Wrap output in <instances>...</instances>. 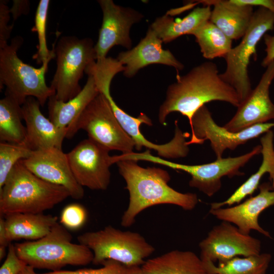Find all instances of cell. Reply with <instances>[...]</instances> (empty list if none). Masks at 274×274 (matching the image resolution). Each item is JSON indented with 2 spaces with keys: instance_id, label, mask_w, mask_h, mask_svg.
Masks as SVG:
<instances>
[{
  "instance_id": "ab89813d",
  "label": "cell",
  "mask_w": 274,
  "mask_h": 274,
  "mask_svg": "<svg viewBox=\"0 0 274 274\" xmlns=\"http://www.w3.org/2000/svg\"><path fill=\"white\" fill-rule=\"evenodd\" d=\"M123 274H144L141 266L126 267Z\"/></svg>"
},
{
  "instance_id": "484cf974",
  "label": "cell",
  "mask_w": 274,
  "mask_h": 274,
  "mask_svg": "<svg viewBox=\"0 0 274 274\" xmlns=\"http://www.w3.org/2000/svg\"><path fill=\"white\" fill-rule=\"evenodd\" d=\"M211 8L209 5L198 7L182 19L176 21L166 13L157 17L150 27L163 43H168L185 35H191L203 23L210 20Z\"/></svg>"
},
{
  "instance_id": "ba28073f",
  "label": "cell",
  "mask_w": 274,
  "mask_h": 274,
  "mask_svg": "<svg viewBox=\"0 0 274 274\" xmlns=\"http://www.w3.org/2000/svg\"><path fill=\"white\" fill-rule=\"evenodd\" d=\"M261 146L257 145L250 152L234 157L216 159L211 163L187 165L168 161L160 157L152 155L149 150L141 153L130 152L123 154L125 160L146 161L159 164L169 168L182 170L191 176L189 182L190 187L195 188L206 195H214L220 189L221 179L227 176L231 178L240 176L244 173L240 168L247 163L254 156L261 153Z\"/></svg>"
},
{
  "instance_id": "1f68e13d",
  "label": "cell",
  "mask_w": 274,
  "mask_h": 274,
  "mask_svg": "<svg viewBox=\"0 0 274 274\" xmlns=\"http://www.w3.org/2000/svg\"><path fill=\"white\" fill-rule=\"evenodd\" d=\"M86 218L87 213L85 208L81 204L72 203L63 209L60 222L65 228L75 230L83 225Z\"/></svg>"
},
{
  "instance_id": "4316f807",
  "label": "cell",
  "mask_w": 274,
  "mask_h": 274,
  "mask_svg": "<svg viewBox=\"0 0 274 274\" xmlns=\"http://www.w3.org/2000/svg\"><path fill=\"white\" fill-rule=\"evenodd\" d=\"M21 106L9 94L0 100V140L21 143L26 137V127L21 122Z\"/></svg>"
},
{
  "instance_id": "74e56055",
  "label": "cell",
  "mask_w": 274,
  "mask_h": 274,
  "mask_svg": "<svg viewBox=\"0 0 274 274\" xmlns=\"http://www.w3.org/2000/svg\"><path fill=\"white\" fill-rule=\"evenodd\" d=\"M230 1L236 5L263 7L274 13V0H230Z\"/></svg>"
},
{
  "instance_id": "7402d4cb",
  "label": "cell",
  "mask_w": 274,
  "mask_h": 274,
  "mask_svg": "<svg viewBox=\"0 0 274 274\" xmlns=\"http://www.w3.org/2000/svg\"><path fill=\"white\" fill-rule=\"evenodd\" d=\"M8 243L21 239L36 241L57 223L58 218L43 213H11L4 215Z\"/></svg>"
},
{
  "instance_id": "ac0fdd59",
  "label": "cell",
  "mask_w": 274,
  "mask_h": 274,
  "mask_svg": "<svg viewBox=\"0 0 274 274\" xmlns=\"http://www.w3.org/2000/svg\"><path fill=\"white\" fill-rule=\"evenodd\" d=\"M259 192L234 206L210 209V213L218 219L233 224L244 234L252 230L271 238L269 233L261 227L258 218L267 208L274 205V190L270 183L259 185Z\"/></svg>"
},
{
  "instance_id": "60d3db41",
  "label": "cell",
  "mask_w": 274,
  "mask_h": 274,
  "mask_svg": "<svg viewBox=\"0 0 274 274\" xmlns=\"http://www.w3.org/2000/svg\"><path fill=\"white\" fill-rule=\"evenodd\" d=\"M35 269L32 266L27 265L18 274H39L35 271Z\"/></svg>"
},
{
  "instance_id": "5bb4252c",
  "label": "cell",
  "mask_w": 274,
  "mask_h": 274,
  "mask_svg": "<svg viewBox=\"0 0 274 274\" xmlns=\"http://www.w3.org/2000/svg\"><path fill=\"white\" fill-rule=\"evenodd\" d=\"M110 87L106 86L101 90L107 99L111 108L118 122L127 134L135 144V148L139 151L143 147L152 149L157 152L161 158L175 159L186 157L189 148L186 139L189 133L183 132L179 128L178 121L175 122V131L174 138L168 143L164 144H156L148 141L141 131L140 127L143 124L152 126L151 120L144 113H141L137 117L129 115L121 109L111 95Z\"/></svg>"
},
{
  "instance_id": "9c48e42d",
  "label": "cell",
  "mask_w": 274,
  "mask_h": 274,
  "mask_svg": "<svg viewBox=\"0 0 274 274\" xmlns=\"http://www.w3.org/2000/svg\"><path fill=\"white\" fill-rule=\"evenodd\" d=\"M80 129L86 131L88 138L109 151L117 150L124 154L133 152L135 148L134 142L123 129L101 93L67 128L66 138H73Z\"/></svg>"
},
{
  "instance_id": "d6986e66",
  "label": "cell",
  "mask_w": 274,
  "mask_h": 274,
  "mask_svg": "<svg viewBox=\"0 0 274 274\" xmlns=\"http://www.w3.org/2000/svg\"><path fill=\"white\" fill-rule=\"evenodd\" d=\"M162 43L149 26L145 37L135 47L118 55L116 58L124 66V76L131 78L140 70L153 64L173 67L179 75L184 67L183 64L169 50L162 48Z\"/></svg>"
},
{
  "instance_id": "d4e9b609",
  "label": "cell",
  "mask_w": 274,
  "mask_h": 274,
  "mask_svg": "<svg viewBox=\"0 0 274 274\" xmlns=\"http://www.w3.org/2000/svg\"><path fill=\"white\" fill-rule=\"evenodd\" d=\"M87 76L85 85L80 92L73 98L65 102L57 99L55 95L49 98V119L57 127L67 129L99 94L94 78L90 75Z\"/></svg>"
},
{
  "instance_id": "ffe728a7",
  "label": "cell",
  "mask_w": 274,
  "mask_h": 274,
  "mask_svg": "<svg viewBox=\"0 0 274 274\" xmlns=\"http://www.w3.org/2000/svg\"><path fill=\"white\" fill-rule=\"evenodd\" d=\"M36 98L29 96L21 106L22 119L26 124V137L24 142L32 151L50 148L62 149L67 129L56 126L45 117Z\"/></svg>"
},
{
  "instance_id": "6da1fadb",
  "label": "cell",
  "mask_w": 274,
  "mask_h": 274,
  "mask_svg": "<svg viewBox=\"0 0 274 274\" xmlns=\"http://www.w3.org/2000/svg\"><path fill=\"white\" fill-rule=\"evenodd\" d=\"M215 100L236 108L240 104L236 91L221 77L216 64L206 61L184 75H177L176 81L168 87L165 99L159 108V121L164 124L169 114L179 112L187 118L191 126L196 112L207 102Z\"/></svg>"
},
{
  "instance_id": "30bf717a",
  "label": "cell",
  "mask_w": 274,
  "mask_h": 274,
  "mask_svg": "<svg viewBox=\"0 0 274 274\" xmlns=\"http://www.w3.org/2000/svg\"><path fill=\"white\" fill-rule=\"evenodd\" d=\"M273 29L274 13L259 7L254 12L250 25L240 43L232 47L224 58L226 67L220 76L235 90L240 104L252 90L248 70L250 59L253 55H256L257 45L261 39L268 31Z\"/></svg>"
},
{
  "instance_id": "9a60e30c",
  "label": "cell",
  "mask_w": 274,
  "mask_h": 274,
  "mask_svg": "<svg viewBox=\"0 0 274 274\" xmlns=\"http://www.w3.org/2000/svg\"><path fill=\"white\" fill-rule=\"evenodd\" d=\"M97 2L102 12V21L97 42L94 45L96 60L107 57L108 53L115 46L130 49V28L144 18L140 12L116 5L112 0Z\"/></svg>"
},
{
  "instance_id": "7c38bea8",
  "label": "cell",
  "mask_w": 274,
  "mask_h": 274,
  "mask_svg": "<svg viewBox=\"0 0 274 274\" xmlns=\"http://www.w3.org/2000/svg\"><path fill=\"white\" fill-rule=\"evenodd\" d=\"M203 262L224 263L233 258L260 254V240L242 232L234 225L223 221L209 231L199 244Z\"/></svg>"
},
{
  "instance_id": "d6a6232c",
  "label": "cell",
  "mask_w": 274,
  "mask_h": 274,
  "mask_svg": "<svg viewBox=\"0 0 274 274\" xmlns=\"http://www.w3.org/2000/svg\"><path fill=\"white\" fill-rule=\"evenodd\" d=\"M99 268H83L76 270H56L41 274H123L126 267L120 263L107 260L101 264Z\"/></svg>"
},
{
  "instance_id": "d590c367",
  "label": "cell",
  "mask_w": 274,
  "mask_h": 274,
  "mask_svg": "<svg viewBox=\"0 0 274 274\" xmlns=\"http://www.w3.org/2000/svg\"><path fill=\"white\" fill-rule=\"evenodd\" d=\"M264 41L266 48L265 51L266 55L263 58L261 65L266 67L268 64L274 61V35L265 34L263 36Z\"/></svg>"
},
{
  "instance_id": "cb8c5ba5",
  "label": "cell",
  "mask_w": 274,
  "mask_h": 274,
  "mask_svg": "<svg viewBox=\"0 0 274 274\" xmlns=\"http://www.w3.org/2000/svg\"><path fill=\"white\" fill-rule=\"evenodd\" d=\"M274 133L271 130L260 138L262 161L258 170L252 175L227 199L211 203V209L231 206L240 203L245 198L252 195L259 186L261 178L267 173L269 175L271 186L274 190Z\"/></svg>"
},
{
  "instance_id": "8fae6325",
  "label": "cell",
  "mask_w": 274,
  "mask_h": 274,
  "mask_svg": "<svg viewBox=\"0 0 274 274\" xmlns=\"http://www.w3.org/2000/svg\"><path fill=\"white\" fill-rule=\"evenodd\" d=\"M273 127L274 122H266L253 125L238 132H231L218 125L211 112L204 105L192 118L191 139L187 144L188 146L202 144L209 140L217 159H221L226 149L235 150L238 146L264 134Z\"/></svg>"
},
{
  "instance_id": "4dcf8cb0",
  "label": "cell",
  "mask_w": 274,
  "mask_h": 274,
  "mask_svg": "<svg viewBox=\"0 0 274 274\" xmlns=\"http://www.w3.org/2000/svg\"><path fill=\"white\" fill-rule=\"evenodd\" d=\"M32 151L23 142L21 143H0V189L5 184L11 170L20 160L27 158Z\"/></svg>"
},
{
  "instance_id": "f1b7e54d",
  "label": "cell",
  "mask_w": 274,
  "mask_h": 274,
  "mask_svg": "<svg viewBox=\"0 0 274 274\" xmlns=\"http://www.w3.org/2000/svg\"><path fill=\"white\" fill-rule=\"evenodd\" d=\"M271 259L268 253L248 257H236L216 266L212 262H203L210 274H266Z\"/></svg>"
},
{
  "instance_id": "83f0119b",
  "label": "cell",
  "mask_w": 274,
  "mask_h": 274,
  "mask_svg": "<svg viewBox=\"0 0 274 274\" xmlns=\"http://www.w3.org/2000/svg\"><path fill=\"white\" fill-rule=\"evenodd\" d=\"M192 35L195 37L203 57L208 59L225 58L232 48V40L210 20Z\"/></svg>"
},
{
  "instance_id": "44dd1931",
  "label": "cell",
  "mask_w": 274,
  "mask_h": 274,
  "mask_svg": "<svg viewBox=\"0 0 274 274\" xmlns=\"http://www.w3.org/2000/svg\"><path fill=\"white\" fill-rule=\"evenodd\" d=\"M195 3L213 6L210 20L232 40L243 37L254 12L252 6L236 5L230 0L200 1Z\"/></svg>"
},
{
  "instance_id": "8d00e7d4",
  "label": "cell",
  "mask_w": 274,
  "mask_h": 274,
  "mask_svg": "<svg viewBox=\"0 0 274 274\" xmlns=\"http://www.w3.org/2000/svg\"><path fill=\"white\" fill-rule=\"evenodd\" d=\"M10 11L13 16V22H14L21 15L28 14L29 11V2L26 0H14Z\"/></svg>"
},
{
  "instance_id": "277c9868",
  "label": "cell",
  "mask_w": 274,
  "mask_h": 274,
  "mask_svg": "<svg viewBox=\"0 0 274 274\" xmlns=\"http://www.w3.org/2000/svg\"><path fill=\"white\" fill-rule=\"evenodd\" d=\"M72 238L66 228L57 222L43 237L14 245L19 257L35 268L56 271L68 265L92 263V251L84 245L72 243Z\"/></svg>"
},
{
  "instance_id": "836d02e7",
  "label": "cell",
  "mask_w": 274,
  "mask_h": 274,
  "mask_svg": "<svg viewBox=\"0 0 274 274\" xmlns=\"http://www.w3.org/2000/svg\"><path fill=\"white\" fill-rule=\"evenodd\" d=\"M26 263L17 255L14 244L10 243L6 258L0 268V274H18Z\"/></svg>"
},
{
  "instance_id": "8992f818",
  "label": "cell",
  "mask_w": 274,
  "mask_h": 274,
  "mask_svg": "<svg viewBox=\"0 0 274 274\" xmlns=\"http://www.w3.org/2000/svg\"><path fill=\"white\" fill-rule=\"evenodd\" d=\"M77 240L92 251V263L95 265L113 260L126 267L141 266L155 251L140 233L122 231L112 226L82 233L78 236Z\"/></svg>"
},
{
  "instance_id": "b9f144b4",
  "label": "cell",
  "mask_w": 274,
  "mask_h": 274,
  "mask_svg": "<svg viewBox=\"0 0 274 274\" xmlns=\"http://www.w3.org/2000/svg\"><path fill=\"white\" fill-rule=\"evenodd\" d=\"M6 247L0 246V260L4 258L6 254Z\"/></svg>"
},
{
  "instance_id": "7a4b0ae2",
  "label": "cell",
  "mask_w": 274,
  "mask_h": 274,
  "mask_svg": "<svg viewBox=\"0 0 274 274\" xmlns=\"http://www.w3.org/2000/svg\"><path fill=\"white\" fill-rule=\"evenodd\" d=\"M116 163L129 194L128 206L121 218L123 227L131 226L139 214L155 205L170 204L191 211L198 202L196 194L181 193L170 187L168 183L170 177L165 170L143 167L133 160H121Z\"/></svg>"
},
{
  "instance_id": "52a82bcc",
  "label": "cell",
  "mask_w": 274,
  "mask_h": 274,
  "mask_svg": "<svg viewBox=\"0 0 274 274\" xmlns=\"http://www.w3.org/2000/svg\"><path fill=\"white\" fill-rule=\"evenodd\" d=\"M54 50L56 69L50 87L57 99L65 102L80 92V80L87 66L96 60L94 42L89 38L63 36Z\"/></svg>"
},
{
  "instance_id": "f546056e",
  "label": "cell",
  "mask_w": 274,
  "mask_h": 274,
  "mask_svg": "<svg viewBox=\"0 0 274 274\" xmlns=\"http://www.w3.org/2000/svg\"><path fill=\"white\" fill-rule=\"evenodd\" d=\"M50 1L41 0L38 4L35 17V25L31 30L37 32L38 39V51L33 56L37 63L48 64L55 58L54 50H50L46 41V28Z\"/></svg>"
},
{
  "instance_id": "2e32d148",
  "label": "cell",
  "mask_w": 274,
  "mask_h": 274,
  "mask_svg": "<svg viewBox=\"0 0 274 274\" xmlns=\"http://www.w3.org/2000/svg\"><path fill=\"white\" fill-rule=\"evenodd\" d=\"M21 161L40 179L65 187L73 198L80 199L83 197V187L76 181L67 153H64L62 149L50 148L33 151L27 158Z\"/></svg>"
},
{
  "instance_id": "e0dca14e",
  "label": "cell",
  "mask_w": 274,
  "mask_h": 274,
  "mask_svg": "<svg viewBox=\"0 0 274 274\" xmlns=\"http://www.w3.org/2000/svg\"><path fill=\"white\" fill-rule=\"evenodd\" d=\"M266 70L248 96L240 104L233 117L223 126L236 132L274 119V104L269 97V87L274 79V61Z\"/></svg>"
},
{
  "instance_id": "e575fe53",
  "label": "cell",
  "mask_w": 274,
  "mask_h": 274,
  "mask_svg": "<svg viewBox=\"0 0 274 274\" xmlns=\"http://www.w3.org/2000/svg\"><path fill=\"white\" fill-rule=\"evenodd\" d=\"M8 1H0V49L8 44L13 25H8L10 19V11Z\"/></svg>"
},
{
  "instance_id": "f35d334b",
  "label": "cell",
  "mask_w": 274,
  "mask_h": 274,
  "mask_svg": "<svg viewBox=\"0 0 274 274\" xmlns=\"http://www.w3.org/2000/svg\"><path fill=\"white\" fill-rule=\"evenodd\" d=\"M9 244L8 243L6 235V231L5 224V218H0V246L8 247Z\"/></svg>"
},
{
  "instance_id": "5b68a950",
  "label": "cell",
  "mask_w": 274,
  "mask_h": 274,
  "mask_svg": "<svg viewBox=\"0 0 274 274\" xmlns=\"http://www.w3.org/2000/svg\"><path fill=\"white\" fill-rule=\"evenodd\" d=\"M23 42L22 37L17 36L11 39L10 44L0 49V89L5 86V93L21 106L28 97L32 96L43 107L55 94L45 81L48 64L36 68L23 62L17 55Z\"/></svg>"
},
{
  "instance_id": "3957f363",
  "label": "cell",
  "mask_w": 274,
  "mask_h": 274,
  "mask_svg": "<svg viewBox=\"0 0 274 274\" xmlns=\"http://www.w3.org/2000/svg\"><path fill=\"white\" fill-rule=\"evenodd\" d=\"M70 196L65 187L40 179L20 160L0 189V213H43Z\"/></svg>"
},
{
  "instance_id": "4fadbf2b",
  "label": "cell",
  "mask_w": 274,
  "mask_h": 274,
  "mask_svg": "<svg viewBox=\"0 0 274 274\" xmlns=\"http://www.w3.org/2000/svg\"><path fill=\"white\" fill-rule=\"evenodd\" d=\"M110 151L88 138L67 153L69 164L77 182L83 187L105 190L110 182V166L114 164Z\"/></svg>"
},
{
  "instance_id": "603a6c76",
  "label": "cell",
  "mask_w": 274,
  "mask_h": 274,
  "mask_svg": "<svg viewBox=\"0 0 274 274\" xmlns=\"http://www.w3.org/2000/svg\"><path fill=\"white\" fill-rule=\"evenodd\" d=\"M141 267L144 274H210L200 257L190 251L168 252L146 260Z\"/></svg>"
}]
</instances>
